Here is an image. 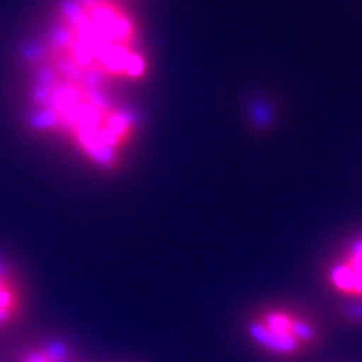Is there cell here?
I'll return each mask as SVG.
<instances>
[{
  "label": "cell",
  "instance_id": "cell-1",
  "mask_svg": "<svg viewBox=\"0 0 362 362\" xmlns=\"http://www.w3.org/2000/svg\"><path fill=\"white\" fill-rule=\"evenodd\" d=\"M16 64L129 93L153 67L138 0H47Z\"/></svg>",
  "mask_w": 362,
  "mask_h": 362
},
{
  "label": "cell",
  "instance_id": "cell-2",
  "mask_svg": "<svg viewBox=\"0 0 362 362\" xmlns=\"http://www.w3.org/2000/svg\"><path fill=\"white\" fill-rule=\"evenodd\" d=\"M17 74L21 119L30 134L98 173L123 170L141 134L129 93L37 67H17Z\"/></svg>",
  "mask_w": 362,
  "mask_h": 362
},
{
  "label": "cell",
  "instance_id": "cell-3",
  "mask_svg": "<svg viewBox=\"0 0 362 362\" xmlns=\"http://www.w3.org/2000/svg\"><path fill=\"white\" fill-rule=\"evenodd\" d=\"M243 334L250 346L274 361H296L322 342V329L309 312L287 304H272L247 317Z\"/></svg>",
  "mask_w": 362,
  "mask_h": 362
},
{
  "label": "cell",
  "instance_id": "cell-4",
  "mask_svg": "<svg viewBox=\"0 0 362 362\" xmlns=\"http://www.w3.org/2000/svg\"><path fill=\"white\" fill-rule=\"evenodd\" d=\"M327 291L346 302L347 319L362 322V233L347 240L324 269Z\"/></svg>",
  "mask_w": 362,
  "mask_h": 362
},
{
  "label": "cell",
  "instance_id": "cell-5",
  "mask_svg": "<svg viewBox=\"0 0 362 362\" xmlns=\"http://www.w3.org/2000/svg\"><path fill=\"white\" fill-rule=\"evenodd\" d=\"M27 302L29 292L24 275L11 257L0 252V334L21 322Z\"/></svg>",
  "mask_w": 362,
  "mask_h": 362
},
{
  "label": "cell",
  "instance_id": "cell-6",
  "mask_svg": "<svg viewBox=\"0 0 362 362\" xmlns=\"http://www.w3.org/2000/svg\"><path fill=\"white\" fill-rule=\"evenodd\" d=\"M6 362H81V357L69 339L51 334L27 342Z\"/></svg>",
  "mask_w": 362,
  "mask_h": 362
}]
</instances>
